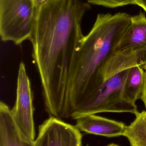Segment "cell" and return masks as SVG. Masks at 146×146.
I'll list each match as a JSON object with an SVG mask.
<instances>
[{"instance_id": "7c38bea8", "label": "cell", "mask_w": 146, "mask_h": 146, "mask_svg": "<svg viewBox=\"0 0 146 146\" xmlns=\"http://www.w3.org/2000/svg\"><path fill=\"white\" fill-rule=\"evenodd\" d=\"M135 118L126 126L123 136L128 139L131 146H146V111L135 114Z\"/></svg>"}, {"instance_id": "e0dca14e", "label": "cell", "mask_w": 146, "mask_h": 146, "mask_svg": "<svg viewBox=\"0 0 146 146\" xmlns=\"http://www.w3.org/2000/svg\"><path fill=\"white\" fill-rule=\"evenodd\" d=\"M107 146H120L118 145H116V144H114V143H112V144H109Z\"/></svg>"}, {"instance_id": "277c9868", "label": "cell", "mask_w": 146, "mask_h": 146, "mask_svg": "<svg viewBox=\"0 0 146 146\" xmlns=\"http://www.w3.org/2000/svg\"><path fill=\"white\" fill-rule=\"evenodd\" d=\"M129 71L127 69L105 80L93 98L74 112L71 118L75 120L83 115L102 112L135 114L138 111L136 104L124 98V85Z\"/></svg>"}, {"instance_id": "9c48e42d", "label": "cell", "mask_w": 146, "mask_h": 146, "mask_svg": "<svg viewBox=\"0 0 146 146\" xmlns=\"http://www.w3.org/2000/svg\"><path fill=\"white\" fill-rule=\"evenodd\" d=\"M136 66L146 70V51L115 50L103 68L102 74L104 81L111 76Z\"/></svg>"}, {"instance_id": "5b68a950", "label": "cell", "mask_w": 146, "mask_h": 146, "mask_svg": "<svg viewBox=\"0 0 146 146\" xmlns=\"http://www.w3.org/2000/svg\"><path fill=\"white\" fill-rule=\"evenodd\" d=\"M31 81L24 62L19 66L15 104L11 110L15 123L21 132L33 141L35 137L34 107Z\"/></svg>"}, {"instance_id": "5bb4252c", "label": "cell", "mask_w": 146, "mask_h": 146, "mask_svg": "<svg viewBox=\"0 0 146 146\" xmlns=\"http://www.w3.org/2000/svg\"><path fill=\"white\" fill-rule=\"evenodd\" d=\"M141 99L145 104L146 108V71L145 72V81L144 84V88H143V92H142V96Z\"/></svg>"}, {"instance_id": "52a82bcc", "label": "cell", "mask_w": 146, "mask_h": 146, "mask_svg": "<svg viewBox=\"0 0 146 146\" xmlns=\"http://www.w3.org/2000/svg\"><path fill=\"white\" fill-rule=\"evenodd\" d=\"M75 120V127L79 131L108 138L123 136L126 127L121 122L95 115H83Z\"/></svg>"}, {"instance_id": "6da1fadb", "label": "cell", "mask_w": 146, "mask_h": 146, "mask_svg": "<svg viewBox=\"0 0 146 146\" xmlns=\"http://www.w3.org/2000/svg\"><path fill=\"white\" fill-rule=\"evenodd\" d=\"M91 8L82 0H47L39 9L30 41L45 110L51 116L70 117L71 70L84 37L81 21Z\"/></svg>"}, {"instance_id": "ba28073f", "label": "cell", "mask_w": 146, "mask_h": 146, "mask_svg": "<svg viewBox=\"0 0 146 146\" xmlns=\"http://www.w3.org/2000/svg\"><path fill=\"white\" fill-rule=\"evenodd\" d=\"M34 141L27 138L15 123L11 110L0 103V146H34Z\"/></svg>"}, {"instance_id": "2e32d148", "label": "cell", "mask_w": 146, "mask_h": 146, "mask_svg": "<svg viewBox=\"0 0 146 146\" xmlns=\"http://www.w3.org/2000/svg\"><path fill=\"white\" fill-rule=\"evenodd\" d=\"M47 1V0H36V3L38 7L39 8L42 4Z\"/></svg>"}, {"instance_id": "9a60e30c", "label": "cell", "mask_w": 146, "mask_h": 146, "mask_svg": "<svg viewBox=\"0 0 146 146\" xmlns=\"http://www.w3.org/2000/svg\"><path fill=\"white\" fill-rule=\"evenodd\" d=\"M135 5L141 7L146 12V0H135Z\"/></svg>"}, {"instance_id": "4fadbf2b", "label": "cell", "mask_w": 146, "mask_h": 146, "mask_svg": "<svg viewBox=\"0 0 146 146\" xmlns=\"http://www.w3.org/2000/svg\"><path fill=\"white\" fill-rule=\"evenodd\" d=\"M87 3L90 4L111 8L130 4L135 5V0H87Z\"/></svg>"}, {"instance_id": "8fae6325", "label": "cell", "mask_w": 146, "mask_h": 146, "mask_svg": "<svg viewBox=\"0 0 146 146\" xmlns=\"http://www.w3.org/2000/svg\"><path fill=\"white\" fill-rule=\"evenodd\" d=\"M145 81L144 69L139 66L129 68L124 87L125 99L132 104L141 99Z\"/></svg>"}, {"instance_id": "ac0fdd59", "label": "cell", "mask_w": 146, "mask_h": 146, "mask_svg": "<svg viewBox=\"0 0 146 146\" xmlns=\"http://www.w3.org/2000/svg\"><path fill=\"white\" fill-rule=\"evenodd\" d=\"M87 146H88V145H87Z\"/></svg>"}, {"instance_id": "8992f818", "label": "cell", "mask_w": 146, "mask_h": 146, "mask_svg": "<svg viewBox=\"0 0 146 146\" xmlns=\"http://www.w3.org/2000/svg\"><path fill=\"white\" fill-rule=\"evenodd\" d=\"M82 138L75 126L51 116L39 126L34 146H81Z\"/></svg>"}, {"instance_id": "30bf717a", "label": "cell", "mask_w": 146, "mask_h": 146, "mask_svg": "<svg viewBox=\"0 0 146 146\" xmlns=\"http://www.w3.org/2000/svg\"><path fill=\"white\" fill-rule=\"evenodd\" d=\"M126 50L146 51V16L141 11L132 16L131 24L115 50Z\"/></svg>"}, {"instance_id": "7a4b0ae2", "label": "cell", "mask_w": 146, "mask_h": 146, "mask_svg": "<svg viewBox=\"0 0 146 146\" xmlns=\"http://www.w3.org/2000/svg\"><path fill=\"white\" fill-rule=\"evenodd\" d=\"M126 13L99 14L75 53L69 88L70 116L93 97L103 83V69L131 23Z\"/></svg>"}, {"instance_id": "3957f363", "label": "cell", "mask_w": 146, "mask_h": 146, "mask_svg": "<svg viewBox=\"0 0 146 146\" xmlns=\"http://www.w3.org/2000/svg\"><path fill=\"white\" fill-rule=\"evenodd\" d=\"M39 8L36 0H0V36L16 45L31 40Z\"/></svg>"}]
</instances>
